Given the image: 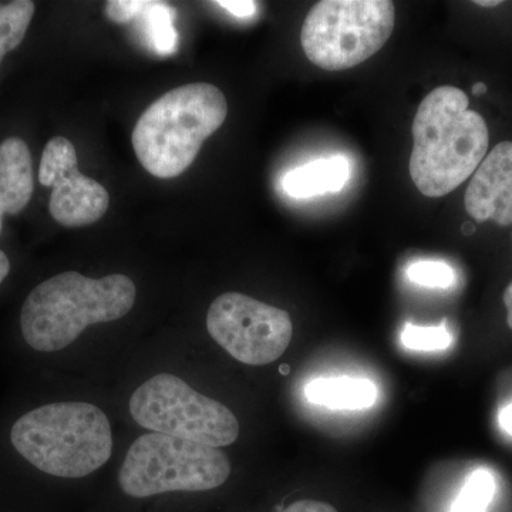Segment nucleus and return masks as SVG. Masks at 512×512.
<instances>
[{
    "instance_id": "nucleus-12",
    "label": "nucleus",
    "mask_w": 512,
    "mask_h": 512,
    "mask_svg": "<svg viewBox=\"0 0 512 512\" xmlns=\"http://www.w3.org/2000/svg\"><path fill=\"white\" fill-rule=\"evenodd\" d=\"M349 177L348 158H320L289 171L284 178V190L292 198H312L328 192L342 191Z\"/></svg>"
},
{
    "instance_id": "nucleus-8",
    "label": "nucleus",
    "mask_w": 512,
    "mask_h": 512,
    "mask_svg": "<svg viewBox=\"0 0 512 512\" xmlns=\"http://www.w3.org/2000/svg\"><path fill=\"white\" fill-rule=\"evenodd\" d=\"M207 329L229 355L251 366L278 360L293 336L288 312L239 292L222 293L211 303Z\"/></svg>"
},
{
    "instance_id": "nucleus-14",
    "label": "nucleus",
    "mask_w": 512,
    "mask_h": 512,
    "mask_svg": "<svg viewBox=\"0 0 512 512\" xmlns=\"http://www.w3.org/2000/svg\"><path fill=\"white\" fill-rule=\"evenodd\" d=\"M35 10L30 0L0 3V63L25 39Z\"/></svg>"
},
{
    "instance_id": "nucleus-22",
    "label": "nucleus",
    "mask_w": 512,
    "mask_h": 512,
    "mask_svg": "<svg viewBox=\"0 0 512 512\" xmlns=\"http://www.w3.org/2000/svg\"><path fill=\"white\" fill-rule=\"evenodd\" d=\"M500 426L501 429L505 431V433L510 434L512 436V403L505 406L503 410L500 412Z\"/></svg>"
},
{
    "instance_id": "nucleus-4",
    "label": "nucleus",
    "mask_w": 512,
    "mask_h": 512,
    "mask_svg": "<svg viewBox=\"0 0 512 512\" xmlns=\"http://www.w3.org/2000/svg\"><path fill=\"white\" fill-rule=\"evenodd\" d=\"M10 441L37 470L62 478L89 476L113 451L106 414L82 402L37 407L13 424Z\"/></svg>"
},
{
    "instance_id": "nucleus-16",
    "label": "nucleus",
    "mask_w": 512,
    "mask_h": 512,
    "mask_svg": "<svg viewBox=\"0 0 512 512\" xmlns=\"http://www.w3.org/2000/svg\"><path fill=\"white\" fill-rule=\"evenodd\" d=\"M147 33L157 52L170 55L177 46V30L174 28L175 10L164 2H151L143 15Z\"/></svg>"
},
{
    "instance_id": "nucleus-10",
    "label": "nucleus",
    "mask_w": 512,
    "mask_h": 512,
    "mask_svg": "<svg viewBox=\"0 0 512 512\" xmlns=\"http://www.w3.org/2000/svg\"><path fill=\"white\" fill-rule=\"evenodd\" d=\"M464 205L478 222L512 225V141L497 144L471 177Z\"/></svg>"
},
{
    "instance_id": "nucleus-26",
    "label": "nucleus",
    "mask_w": 512,
    "mask_h": 512,
    "mask_svg": "<svg viewBox=\"0 0 512 512\" xmlns=\"http://www.w3.org/2000/svg\"><path fill=\"white\" fill-rule=\"evenodd\" d=\"M487 93V86L484 83H477L473 86L474 96H481V94Z\"/></svg>"
},
{
    "instance_id": "nucleus-3",
    "label": "nucleus",
    "mask_w": 512,
    "mask_h": 512,
    "mask_svg": "<svg viewBox=\"0 0 512 512\" xmlns=\"http://www.w3.org/2000/svg\"><path fill=\"white\" fill-rule=\"evenodd\" d=\"M227 116V99L214 84H185L171 90L147 107L134 127L138 161L154 177H178Z\"/></svg>"
},
{
    "instance_id": "nucleus-24",
    "label": "nucleus",
    "mask_w": 512,
    "mask_h": 512,
    "mask_svg": "<svg viewBox=\"0 0 512 512\" xmlns=\"http://www.w3.org/2000/svg\"><path fill=\"white\" fill-rule=\"evenodd\" d=\"M10 271V262L8 255L5 252L0 251V285L5 281L6 276L9 275Z\"/></svg>"
},
{
    "instance_id": "nucleus-25",
    "label": "nucleus",
    "mask_w": 512,
    "mask_h": 512,
    "mask_svg": "<svg viewBox=\"0 0 512 512\" xmlns=\"http://www.w3.org/2000/svg\"><path fill=\"white\" fill-rule=\"evenodd\" d=\"M476 5L481 6V8H495V6H500V0H477Z\"/></svg>"
},
{
    "instance_id": "nucleus-20",
    "label": "nucleus",
    "mask_w": 512,
    "mask_h": 512,
    "mask_svg": "<svg viewBox=\"0 0 512 512\" xmlns=\"http://www.w3.org/2000/svg\"><path fill=\"white\" fill-rule=\"evenodd\" d=\"M215 3L237 18H251L256 10V3L249 0H218Z\"/></svg>"
},
{
    "instance_id": "nucleus-1",
    "label": "nucleus",
    "mask_w": 512,
    "mask_h": 512,
    "mask_svg": "<svg viewBox=\"0 0 512 512\" xmlns=\"http://www.w3.org/2000/svg\"><path fill=\"white\" fill-rule=\"evenodd\" d=\"M463 90L434 89L414 117L410 177L421 194L440 198L476 173L487 156L490 131Z\"/></svg>"
},
{
    "instance_id": "nucleus-13",
    "label": "nucleus",
    "mask_w": 512,
    "mask_h": 512,
    "mask_svg": "<svg viewBox=\"0 0 512 512\" xmlns=\"http://www.w3.org/2000/svg\"><path fill=\"white\" fill-rule=\"evenodd\" d=\"M305 393L312 404L335 410L369 409L377 400L375 383L357 377L316 379L306 386Z\"/></svg>"
},
{
    "instance_id": "nucleus-21",
    "label": "nucleus",
    "mask_w": 512,
    "mask_h": 512,
    "mask_svg": "<svg viewBox=\"0 0 512 512\" xmlns=\"http://www.w3.org/2000/svg\"><path fill=\"white\" fill-rule=\"evenodd\" d=\"M281 512H338L333 505L315 500L296 501Z\"/></svg>"
},
{
    "instance_id": "nucleus-15",
    "label": "nucleus",
    "mask_w": 512,
    "mask_h": 512,
    "mask_svg": "<svg viewBox=\"0 0 512 512\" xmlns=\"http://www.w3.org/2000/svg\"><path fill=\"white\" fill-rule=\"evenodd\" d=\"M495 478L490 470L478 468L467 477L450 512H487L495 495Z\"/></svg>"
},
{
    "instance_id": "nucleus-7",
    "label": "nucleus",
    "mask_w": 512,
    "mask_h": 512,
    "mask_svg": "<svg viewBox=\"0 0 512 512\" xmlns=\"http://www.w3.org/2000/svg\"><path fill=\"white\" fill-rule=\"evenodd\" d=\"M130 413L144 429L211 447H225L239 436L235 414L224 404L195 392L180 377L160 373L141 384L130 399Z\"/></svg>"
},
{
    "instance_id": "nucleus-18",
    "label": "nucleus",
    "mask_w": 512,
    "mask_h": 512,
    "mask_svg": "<svg viewBox=\"0 0 512 512\" xmlns=\"http://www.w3.org/2000/svg\"><path fill=\"white\" fill-rule=\"evenodd\" d=\"M407 276L414 284L426 288L447 289L456 282L453 268L441 261H419L410 265Z\"/></svg>"
},
{
    "instance_id": "nucleus-11",
    "label": "nucleus",
    "mask_w": 512,
    "mask_h": 512,
    "mask_svg": "<svg viewBox=\"0 0 512 512\" xmlns=\"http://www.w3.org/2000/svg\"><path fill=\"white\" fill-rule=\"evenodd\" d=\"M33 188V163L28 144L20 138H6L0 144V232L3 215L25 210Z\"/></svg>"
},
{
    "instance_id": "nucleus-9",
    "label": "nucleus",
    "mask_w": 512,
    "mask_h": 512,
    "mask_svg": "<svg viewBox=\"0 0 512 512\" xmlns=\"http://www.w3.org/2000/svg\"><path fill=\"white\" fill-rule=\"evenodd\" d=\"M77 153L67 138L55 137L46 144L39 167V181L52 187L49 211L64 227L92 225L109 210L110 195L103 185L77 168Z\"/></svg>"
},
{
    "instance_id": "nucleus-6",
    "label": "nucleus",
    "mask_w": 512,
    "mask_h": 512,
    "mask_svg": "<svg viewBox=\"0 0 512 512\" xmlns=\"http://www.w3.org/2000/svg\"><path fill=\"white\" fill-rule=\"evenodd\" d=\"M394 23L396 6L390 0H323L303 22L302 49L320 69H352L386 45Z\"/></svg>"
},
{
    "instance_id": "nucleus-19",
    "label": "nucleus",
    "mask_w": 512,
    "mask_h": 512,
    "mask_svg": "<svg viewBox=\"0 0 512 512\" xmlns=\"http://www.w3.org/2000/svg\"><path fill=\"white\" fill-rule=\"evenodd\" d=\"M150 5L146 0H110L106 3V15L111 22L128 23L143 16Z\"/></svg>"
},
{
    "instance_id": "nucleus-23",
    "label": "nucleus",
    "mask_w": 512,
    "mask_h": 512,
    "mask_svg": "<svg viewBox=\"0 0 512 512\" xmlns=\"http://www.w3.org/2000/svg\"><path fill=\"white\" fill-rule=\"evenodd\" d=\"M503 299L505 308H507V323L512 329V281L505 289Z\"/></svg>"
},
{
    "instance_id": "nucleus-2",
    "label": "nucleus",
    "mask_w": 512,
    "mask_h": 512,
    "mask_svg": "<svg viewBox=\"0 0 512 512\" xmlns=\"http://www.w3.org/2000/svg\"><path fill=\"white\" fill-rule=\"evenodd\" d=\"M136 285L126 275L87 278L64 272L37 285L20 313L22 335L37 352L72 345L84 329L124 318L136 303Z\"/></svg>"
},
{
    "instance_id": "nucleus-17",
    "label": "nucleus",
    "mask_w": 512,
    "mask_h": 512,
    "mask_svg": "<svg viewBox=\"0 0 512 512\" xmlns=\"http://www.w3.org/2000/svg\"><path fill=\"white\" fill-rule=\"evenodd\" d=\"M404 348L436 352L446 350L453 343V336L444 323L439 326H416L407 323L400 335Z\"/></svg>"
},
{
    "instance_id": "nucleus-5",
    "label": "nucleus",
    "mask_w": 512,
    "mask_h": 512,
    "mask_svg": "<svg viewBox=\"0 0 512 512\" xmlns=\"http://www.w3.org/2000/svg\"><path fill=\"white\" fill-rule=\"evenodd\" d=\"M231 474L228 457L217 447L160 433L138 437L128 450L119 473L121 490L134 498L210 491Z\"/></svg>"
}]
</instances>
